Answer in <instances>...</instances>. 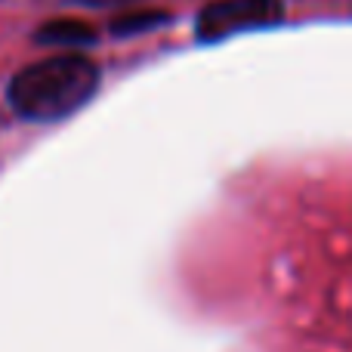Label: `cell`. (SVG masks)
Listing matches in <instances>:
<instances>
[{
  "label": "cell",
  "instance_id": "6da1fadb",
  "mask_svg": "<svg viewBox=\"0 0 352 352\" xmlns=\"http://www.w3.org/2000/svg\"><path fill=\"white\" fill-rule=\"evenodd\" d=\"M99 90V68L80 53L47 56L12 74L6 87L12 111L25 121L50 124L74 115Z\"/></svg>",
  "mask_w": 352,
  "mask_h": 352
},
{
  "label": "cell",
  "instance_id": "7a4b0ae2",
  "mask_svg": "<svg viewBox=\"0 0 352 352\" xmlns=\"http://www.w3.org/2000/svg\"><path fill=\"white\" fill-rule=\"evenodd\" d=\"M285 19V0H210L198 12L195 34L198 41H223V37L241 34L278 25Z\"/></svg>",
  "mask_w": 352,
  "mask_h": 352
},
{
  "label": "cell",
  "instance_id": "3957f363",
  "mask_svg": "<svg viewBox=\"0 0 352 352\" xmlns=\"http://www.w3.org/2000/svg\"><path fill=\"white\" fill-rule=\"evenodd\" d=\"M37 41L53 43V47H84V43L96 41V31L90 25L78 22V19H56L37 28Z\"/></svg>",
  "mask_w": 352,
  "mask_h": 352
},
{
  "label": "cell",
  "instance_id": "277c9868",
  "mask_svg": "<svg viewBox=\"0 0 352 352\" xmlns=\"http://www.w3.org/2000/svg\"><path fill=\"white\" fill-rule=\"evenodd\" d=\"M158 22H164V12H155V10L127 12V16H118L115 22H111V31H115V34H136V31L155 28Z\"/></svg>",
  "mask_w": 352,
  "mask_h": 352
},
{
  "label": "cell",
  "instance_id": "5b68a950",
  "mask_svg": "<svg viewBox=\"0 0 352 352\" xmlns=\"http://www.w3.org/2000/svg\"><path fill=\"white\" fill-rule=\"evenodd\" d=\"M74 3H87V6H102V3H127V0H74Z\"/></svg>",
  "mask_w": 352,
  "mask_h": 352
}]
</instances>
